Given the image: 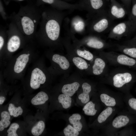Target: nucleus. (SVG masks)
<instances>
[{
    "mask_svg": "<svg viewBox=\"0 0 136 136\" xmlns=\"http://www.w3.org/2000/svg\"><path fill=\"white\" fill-rule=\"evenodd\" d=\"M39 28L35 35L52 41L59 38L62 22L70 11H61L51 7L42 8Z\"/></svg>",
    "mask_w": 136,
    "mask_h": 136,
    "instance_id": "1",
    "label": "nucleus"
},
{
    "mask_svg": "<svg viewBox=\"0 0 136 136\" xmlns=\"http://www.w3.org/2000/svg\"><path fill=\"white\" fill-rule=\"evenodd\" d=\"M39 7L31 4L21 7L17 13H12L9 19L16 24L23 35L33 36L35 35L41 17L42 9Z\"/></svg>",
    "mask_w": 136,
    "mask_h": 136,
    "instance_id": "2",
    "label": "nucleus"
},
{
    "mask_svg": "<svg viewBox=\"0 0 136 136\" xmlns=\"http://www.w3.org/2000/svg\"><path fill=\"white\" fill-rule=\"evenodd\" d=\"M87 17L86 32L90 34L97 35L109 31L113 26L114 20L109 14L108 10Z\"/></svg>",
    "mask_w": 136,
    "mask_h": 136,
    "instance_id": "3",
    "label": "nucleus"
},
{
    "mask_svg": "<svg viewBox=\"0 0 136 136\" xmlns=\"http://www.w3.org/2000/svg\"><path fill=\"white\" fill-rule=\"evenodd\" d=\"M134 123H136V115L127 110L122 109L102 129L105 135L114 136L123 128Z\"/></svg>",
    "mask_w": 136,
    "mask_h": 136,
    "instance_id": "4",
    "label": "nucleus"
},
{
    "mask_svg": "<svg viewBox=\"0 0 136 136\" xmlns=\"http://www.w3.org/2000/svg\"><path fill=\"white\" fill-rule=\"evenodd\" d=\"M97 93L101 103L105 108L116 107L123 109L125 107L123 93L115 92L104 89Z\"/></svg>",
    "mask_w": 136,
    "mask_h": 136,
    "instance_id": "5",
    "label": "nucleus"
},
{
    "mask_svg": "<svg viewBox=\"0 0 136 136\" xmlns=\"http://www.w3.org/2000/svg\"><path fill=\"white\" fill-rule=\"evenodd\" d=\"M122 109L116 107L104 108L89 127L96 130L102 129Z\"/></svg>",
    "mask_w": 136,
    "mask_h": 136,
    "instance_id": "6",
    "label": "nucleus"
},
{
    "mask_svg": "<svg viewBox=\"0 0 136 136\" xmlns=\"http://www.w3.org/2000/svg\"><path fill=\"white\" fill-rule=\"evenodd\" d=\"M81 10H85L87 16L108 10L110 2L106 0H81L79 3Z\"/></svg>",
    "mask_w": 136,
    "mask_h": 136,
    "instance_id": "7",
    "label": "nucleus"
},
{
    "mask_svg": "<svg viewBox=\"0 0 136 136\" xmlns=\"http://www.w3.org/2000/svg\"><path fill=\"white\" fill-rule=\"evenodd\" d=\"M135 81L131 73L125 72L115 75L110 82L114 87L119 89L125 94L129 92L131 85Z\"/></svg>",
    "mask_w": 136,
    "mask_h": 136,
    "instance_id": "8",
    "label": "nucleus"
},
{
    "mask_svg": "<svg viewBox=\"0 0 136 136\" xmlns=\"http://www.w3.org/2000/svg\"><path fill=\"white\" fill-rule=\"evenodd\" d=\"M7 32L9 37L7 43V49L10 52H14L20 47L23 34L16 24L11 21L9 25Z\"/></svg>",
    "mask_w": 136,
    "mask_h": 136,
    "instance_id": "9",
    "label": "nucleus"
},
{
    "mask_svg": "<svg viewBox=\"0 0 136 136\" xmlns=\"http://www.w3.org/2000/svg\"><path fill=\"white\" fill-rule=\"evenodd\" d=\"M44 4H47L59 11H68L72 12L76 10H81L79 3L71 4L61 0H37V6H39Z\"/></svg>",
    "mask_w": 136,
    "mask_h": 136,
    "instance_id": "10",
    "label": "nucleus"
},
{
    "mask_svg": "<svg viewBox=\"0 0 136 136\" xmlns=\"http://www.w3.org/2000/svg\"><path fill=\"white\" fill-rule=\"evenodd\" d=\"M133 23L131 21H124L113 26L110 30L108 37L119 39L127 36L131 31Z\"/></svg>",
    "mask_w": 136,
    "mask_h": 136,
    "instance_id": "11",
    "label": "nucleus"
},
{
    "mask_svg": "<svg viewBox=\"0 0 136 136\" xmlns=\"http://www.w3.org/2000/svg\"><path fill=\"white\" fill-rule=\"evenodd\" d=\"M91 99L84 106L82 110L86 115L91 117L97 116L102 111L103 106L97 93H95Z\"/></svg>",
    "mask_w": 136,
    "mask_h": 136,
    "instance_id": "12",
    "label": "nucleus"
},
{
    "mask_svg": "<svg viewBox=\"0 0 136 136\" xmlns=\"http://www.w3.org/2000/svg\"><path fill=\"white\" fill-rule=\"evenodd\" d=\"M108 10L109 14L114 20L124 17L127 13V10L122 4L116 0H110Z\"/></svg>",
    "mask_w": 136,
    "mask_h": 136,
    "instance_id": "13",
    "label": "nucleus"
},
{
    "mask_svg": "<svg viewBox=\"0 0 136 136\" xmlns=\"http://www.w3.org/2000/svg\"><path fill=\"white\" fill-rule=\"evenodd\" d=\"M46 78L43 72L36 68L32 71L30 78V85L33 89H36L39 88L41 84H44Z\"/></svg>",
    "mask_w": 136,
    "mask_h": 136,
    "instance_id": "14",
    "label": "nucleus"
},
{
    "mask_svg": "<svg viewBox=\"0 0 136 136\" xmlns=\"http://www.w3.org/2000/svg\"><path fill=\"white\" fill-rule=\"evenodd\" d=\"M82 92L78 96V99L84 105L89 101L95 93L92 92L91 85L87 82L84 83L82 85Z\"/></svg>",
    "mask_w": 136,
    "mask_h": 136,
    "instance_id": "15",
    "label": "nucleus"
},
{
    "mask_svg": "<svg viewBox=\"0 0 136 136\" xmlns=\"http://www.w3.org/2000/svg\"><path fill=\"white\" fill-rule=\"evenodd\" d=\"M84 42L88 47L97 49H102L107 45L105 42L93 35L86 37Z\"/></svg>",
    "mask_w": 136,
    "mask_h": 136,
    "instance_id": "16",
    "label": "nucleus"
},
{
    "mask_svg": "<svg viewBox=\"0 0 136 136\" xmlns=\"http://www.w3.org/2000/svg\"><path fill=\"white\" fill-rule=\"evenodd\" d=\"M86 21L78 16L74 18L71 22L70 28L71 31L74 33V32H86Z\"/></svg>",
    "mask_w": 136,
    "mask_h": 136,
    "instance_id": "17",
    "label": "nucleus"
},
{
    "mask_svg": "<svg viewBox=\"0 0 136 136\" xmlns=\"http://www.w3.org/2000/svg\"><path fill=\"white\" fill-rule=\"evenodd\" d=\"M123 100L127 109L136 115V98L129 92L124 94Z\"/></svg>",
    "mask_w": 136,
    "mask_h": 136,
    "instance_id": "18",
    "label": "nucleus"
},
{
    "mask_svg": "<svg viewBox=\"0 0 136 136\" xmlns=\"http://www.w3.org/2000/svg\"><path fill=\"white\" fill-rule=\"evenodd\" d=\"M29 58L26 54L20 55L17 59L14 67V72L17 73L22 72L28 61Z\"/></svg>",
    "mask_w": 136,
    "mask_h": 136,
    "instance_id": "19",
    "label": "nucleus"
},
{
    "mask_svg": "<svg viewBox=\"0 0 136 136\" xmlns=\"http://www.w3.org/2000/svg\"><path fill=\"white\" fill-rule=\"evenodd\" d=\"M80 86L79 83L75 82L64 85L61 89L62 93L72 97L78 90Z\"/></svg>",
    "mask_w": 136,
    "mask_h": 136,
    "instance_id": "20",
    "label": "nucleus"
},
{
    "mask_svg": "<svg viewBox=\"0 0 136 136\" xmlns=\"http://www.w3.org/2000/svg\"><path fill=\"white\" fill-rule=\"evenodd\" d=\"M81 118L80 114L76 113L72 114L68 119L70 124L79 132L82 130L83 127V124L80 121Z\"/></svg>",
    "mask_w": 136,
    "mask_h": 136,
    "instance_id": "21",
    "label": "nucleus"
},
{
    "mask_svg": "<svg viewBox=\"0 0 136 136\" xmlns=\"http://www.w3.org/2000/svg\"><path fill=\"white\" fill-rule=\"evenodd\" d=\"M105 66V62L103 59L99 58H96L92 66L93 74L96 75H100L103 72Z\"/></svg>",
    "mask_w": 136,
    "mask_h": 136,
    "instance_id": "22",
    "label": "nucleus"
},
{
    "mask_svg": "<svg viewBox=\"0 0 136 136\" xmlns=\"http://www.w3.org/2000/svg\"><path fill=\"white\" fill-rule=\"evenodd\" d=\"M49 99L47 94L44 92L41 91L39 92L33 97L31 100L32 105H37L45 104Z\"/></svg>",
    "mask_w": 136,
    "mask_h": 136,
    "instance_id": "23",
    "label": "nucleus"
},
{
    "mask_svg": "<svg viewBox=\"0 0 136 136\" xmlns=\"http://www.w3.org/2000/svg\"><path fill=\"white\" fill-rule=\"evenodd\" d=\"M52 60L58 64L61 69L63 70L67 69L70 66V63L67 59L65 57L58 54H54Z\"/></svg>",
    "mask_w": 136,
    "mask_h": 136,
    "instance_id": "24",
    "label": "nucleus"
},
{
    "mask_svg": "<svg viewBox=\"0 0 136 136\" xmlns=\"http://www.w3.org/2000/svg\"><path fill=\"white\" fill-rule=\"evenodd\" d=\"M58 102L64 109L70 108L72 106V100L71 97L62 93L59 95L58 97Z\"/></svg>",
    "mask_w": 136,
    "mask_h": 136,
    "instance_id": "25",
    "label": "nucleus"
},
{
    "mask_svg": "<svg viewBox=\"0 0 136 136\" xmlns=\"http://www.w3.org/2000/svg\"><path fill=\"white\" fill-rule=\"evenodd\" d=\"M117 60L119 64L123 65L132 66L136 63L135 60L124 54H120L117 57Z\"/></svg>",
    "mask_w": 136,
    "mask_h": 136,
    "instance_id": "26",
    "label": "nucleus"
},
{
    "mask_svg": "<svg viewBox=\"0 0 136 136\" xmlns=\"http://www.w3.org/2000/svg\"><path fill=\"white\" fill-rule=\"evenodd\" d=\"M8 112L4 111L1 114V119L0 121V131H3L5 128L8 127L10 124V116Z\"/></svg>",
    "mask_w": 136,
    "mask_h": 136,
    "instance_id": "27",
    "label": "nucleus"
},
{
    "mask_svg": "<svg viewBox=\"0 0 136 136\" xmlns=\"http://www.w3.org/2000/svg\"><path fill=\"white\" fill-rule=\"evenodd\" d=\"M45 127V124L42 121H40L32 128L31 132L35 136H38L42 134Z\"/></svg>",
    "mask_w": 136,
    "mask_h": 136,
    "instance_id": "28",
    "label": "nucleus"
},
{
    "mask_svg": "<svg viewBox=\"0 0 136 136\" xmlns=\"http://www.w3.org/2000/svg\"><path fill=\"white\" fill-rule=\"evenodd\" d=\"M8 110L10 115L14 117H17L22 115L23 112V109L20 107H16L12 103L9 104Z\"/></svg>",
    "mask_w": 136,
    "mask_h": 136,
    "instance_id": "29",
    "label": "nucleus"
},
{
    "mask_svg": "<svg viewBox=\"0 0 136 136\" xmlns=\"http://www.w3.org/2000/svg\"><path fill=\"white\" fill-rule=\"evenodd\" d=\"M73 61L76 66L80 70L86 69L88 68V65L86 62L80 57H74Z\"/></svg>",
    "mask_w": 136,
    "mask_h": 136,
    "instance_id": "30",
    "label": "nucleus"
},
{
    "mask_svg": "<svg viewBox=\"0 0 136 136\" xmlns=\"http://www.w3.org/2000/svg\"><path fill=\"white\" fill-rule=\"evenodd\" d=\"M134 132L131 125L126 126L116 133L114 136H132Z\"/></svg>",
    "mask_w": 136,
    "mask_h": 136,
    "instance_id": "31",
    "label": "nucleus"
},
{
    "mask_svg": "<svg viewBox=\"0 0 136 136\" xmlns=\"http://www.w3.org/2000/svg\"><path fill=\"white\" fill-rule=\"evenodd\" d=\"M63 132L65 136H77L79 134V132L70 124L64 129Z\"/></svg>",
    "mask_w": 136,
    "mask_h": 136,
    "instance_id": "32",
    "label": "nucleus"
},
{
    "mask_svg": "<svg viewBox=\"0 0 136 136\" xmlns=\"http://www.w3.org/2000/svg\"><path fill=\"white\" fill-rule=\"evenodd\" d=\"M120 48L125 54L132 58H136V48L122 46L120 47Z\"/></svg>",
    "mask_w": 136,
    "mask_h": 136,
    "instance_id": "33",
    "label": "nucleus"
},
{
    "mask_svg": "<svg viewBox=\"0 0 136 136\" xmlns=\"http://www.w3.org/2000/svg\"><path fill=\"white\" fill-rule=\"evenodd\" d=\"M77 53L79 56L88 60H91L93 58V54L89 51L85 50L82 51L79 49H77Z\"/></svg>",
    "mask_w": 136,
    "mask_h": 136,
    "instance_id": "34",
    "label": "nucleus"
},
{
    "mask_svg": "<svg viewBox=\"0 0 136 136\" xmlns=\"http://www.w3.org/2000/svg\"><path fill=\"white\" fill-rule=\"evenodd\" d=\"M19 128V125L17 123H14L11 124L7 130L8 136H18L16 131Z\"/></svg>",
    "mask_w": 136,
    "mask_h": 136,
    "instance_id": "35",
    "label": "nucleus"
},
{
    "mask_svg": "<svg viewBox=\"0 0 136 136\" xmlns=\"http://www.w3.org/2000/svg\"><path fill=\"white\" fill-rule=\"evenodd\" d=\"M0 13L3 19L6 20L9 19V16L7 15L1 1L0 0Z\"/></svg>",
    "mask_w": 136,
    "mask_h": 136,
    "instance_id": "36",
    "label": "nucleus"
},
{
    "mask_svg": "<svg viewBox=\"0 0 136 136\" xmlns=\"http://www.w3.org/2000/svg\"><path fill=\"white\" fill-rule=\"evenodd\" d=\"M131 16L133 17H136V3L133 5L131 12Z\"/></svg>",
    "mask_w": 136,
    "mask_h": 136,
    "instance_id": "37",
    "label": "nucleus"
},
{
    "mask_svg": "<svg viewBox=\"0 0 136 136\" xmlns=\"http://www.w3.org/2000/svg\"><path fill=\"white\" fill-rule=\"evenodd\" d=\"M121 0L122 3V4L125 6L127 10L129 5V3L130 0Z\"/></svg>",
    "mask_w": 136,
    "mask_h": 136,
    "instance_id": "38",
    "label": "nucleus"
},
{
    "mask_svg": "<svg viewBox=\"0 0 136 136\" xmlns=\"http://www.w3.org/2000/svg\"><path fill=\"white\" fill-rule=\"evenodd\" d=\"M25 0H5L4 2L6 5H8L10 2L12 1H15L16 2L22 1Z\"/></svg>",
    "mask_w": 136,
    "mask_h": 136,
    "instance_id": "39",
    "label": "nucleus"
},
{
    "mask_svg": "<svg viewBox=\"0 0 136 136\" xmlns=\"http://www.w3.org/2000/svg\"><path fill=\"white\" fill-rule=\"evenodd\" d=\"M6 99L5 97L3 96H1L0 97V105L2 104Z\"/></svg>",
    "mask_w": 136,
    "mask_h": 136,
    "instance_id": "40",
    "label": "nucleus"
},
{
    "mask_svg": "<svg viewBox=\"0 0 136 136\" xmlns=\"http://www.w3.org/2000/svg\"><path fill=\"white\" fill-rule=\"evenodd\" d=\"M106 1H107L109 2H110V0H106Z\"/></svg>",
    "mask_w": 136,
    "mask_h": 136,
    "instance_id": "41",
    "label": "nucleus"
},
{
    "mask_svg": "<svg viewBox=\"0 0 136 136\" xmlns=\"http://www.w3.org/2000/svg\"><path fill=\"white\" fill-rule=\"evenodd\" d=\"M30 55V54H27V55L28 56H29Z\"/></svg>",
    "mask_w": 136,
    "mask_h": 136,
    "instance_id": "42",
    "label": "nucleus"
},
{
    "mask_svg": "<svg viewBox=\"0 0 136 136\" xmlns=\"http://www.w3.org/2000/svg\"><path fill=\"white\" fill-rule=\"evenodd\" d=\"M65 0L69 1H71V0Z\"/></svg>",
    "mask_w": 136,
    "mask_h": 136,
    "instance_id": "43",
    "label": "nucleus"
}]
</instances>
